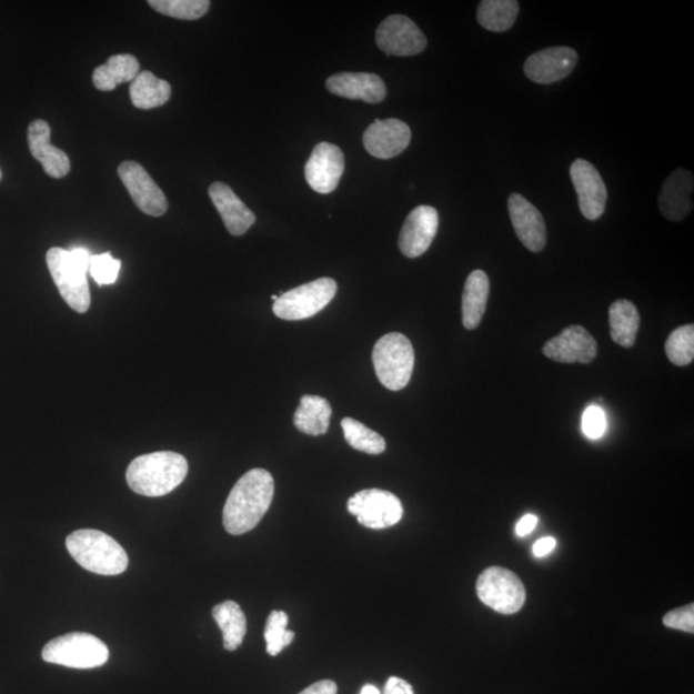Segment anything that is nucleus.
Masks as SVG:
<instances>
[{
    "mask_svg": "<svg viewBox=\"0 0 694 694\" xmlns=\"http://www.w3.org/2000/svg\"><path fill=\"white\" fill-rule=\"evenodd\" d=\"M641 325L638 309L628 300H617L610 308L611 338L617 345L633 348Z\"/></svg>",
    "mask_w": 694,
    "mask_h": 694,
    "instance_id": "bb28decb",
    "label": "nucleus"
},
{
    "mask_svg": "<svg viewBox=\"0 0 694 694\" xmlns=\"http://www.w3.org/2000/svg\"><path fill=\"white\" fill-rule=\"evenodd\" d=\"M571 181L575 187L579 208L587 220L603 215L607 202V188L599 170L590 161L577 159L570 169Z\"/></svg>",
    "mask_w": 694,
    "mask_h": 694,
    "instance_id": "f8f14e48",
    "label": "nucleus"
},
{
    "mask_svg": "<svg viewBox=\"0 0 694 694\" xmlns=\"http://www.w3.org/2000/svg\"><path fill=\"white\" fill-rule=\"evenodd\" d=\"M0 179H2V171H0Z\"/></svg>",
    "mask_w": 694,
    "mask_h": 694,
    "instance_id": "37998d69",
    "label": "nucleus"
},
{
    "mask_svg": "<svg viewBox=\"0 0 694 694\" xmlns=\"http://www.w3.org/2000/svg\"><path fill=\"white\" fill-rule=\"evenodd\" d=\"M555 545H557V541H555V539L552 536L539 539V541L534 545L533 552L536 557L542 559L553 552Z\"/></svg>",
    "mask_w": 694,
    "mask_h": 694,
    "instance_id": "ea45409f",
    "label": "nucleus"
},
{
    "mask_svg": "<svg viewBox=\"0 0 694 694\" xmlns=\"http://www.w3.org/2000/svg\"><path fill=\"white\" fill-rule=\"evenodd\" d=\"M141 72V64L132 54H115L93 72L98 91L111 92L120 84L132 83Z\"/></svg>",
    "mask_w": 694,
    "mask_h": 694,
    "instance_id": "393cba45",
    "label": "nucleus"
},
{
    "mask_svg": "<svg viewBox=\"0 0 694 694\" xmlns=\"http://www.w3.org/2000/svg\"><path fill=\"white\" fill-rule=\"evenodd\" d=\"M338 293V283L332 278L299 285L282 292L274 302L273 313L284 321H302L312 318L330 304Z\"/></svg>",
    "mask_w": 694,
    "mask_h": 694,
    "instance_id": "423d86ee",
    "label": "nucleus"
},
{
    "mask_svg": "<svg viewBox=\"0 0 694 694\" xmlns=\"http://www.w3.org/2000/svg\"><path fill=\"white\" fill-rule=\"evenodd\" d=\"M668 361L677 366L690 365L694 359V326L687 324L676 329L665 344Z\"/></svg>",
    "mask_w": 694,
    "mask_h": 694,
    "instance_id": "2f4dec72",
    "label": "nucleus"
},
{
    "mask_svg": "<svg viewBox=\"0 0 694 694\" xmlns=\"http://www.w3.org/2000/svg\"><path fill=\"white\" fill-rule=\"evenodd\" d=\"M348 444L355 451L378 455L385 452L386 441L378 432L365 426L350 416L341 421Z\"/></svg>",
    "mask_w": 694,
    "mask_h": 694,
    "instance_id": "c756f323",
    "label": "nucleus"
},
{
    "mask_svg": "<svg viewBox=\"0 0 694 694\" xmlns=\"http://www.w3.org/2000/svg\"><path fill=\"white\" fill-rule=\"evenodd\" d=\"M47 265L67 304L78 313H87L91 308L88 273L73 263L70 251L61 248L49 250Z\"/></svg>",
    "mask_w": 694,
    "mask_h": 694,
    "instance_id": "6e6552de",
    "label": "nucleus"
},
{
    "mask_svg": "<svg viewBox=\"0 0 694 694\" xmlns=\"http://www.w3.org/2000/svg\"><path fill=\"white\" fill-rule=\"evenodd\" d=\"M477 595L481 602L500 614H516L526 602L525 585L512 571L489 567L477 580Z\"/></svg>",
    "mask_w": 694,
    "mask_h": 694,
    "instance_id": "0eeeda50",
    "label": "nucleus"
},
{
    "mask_svg": "<svg viewBox=\"0 0 694 694\" xmlns=\"http://www.w3.org/2000/svg\"><path fill=\"white\" fill-rule=\"evenodd\" d=\"M344 170V153L338 145L322 142L315 145L306 162V182L318 193H331L336 190Z\"/></svg>",
    "mask_w": 694,
    "mask_h": 694,
    "instance_id": "ddd939ff",
    "label": "nucleus"
},
{
    "mask_svg": "<svg viewBox=\"0 0 694 694\" xmlns=\"http://www.w3.org/2000/svg\"><path fill=\"white\" fill-rule=\"evenodd\" d=\"M694 179L691 171L676 169L667 177L658 198V207L663 215L672 222H681L693 209L691 194Z\"/></svg>",
    "mask_w": 694,
    "mask_h": 694,
    "instance_id": "4be33fe9",
    "label": "nucleus"
},
{
    "mask_svg": "<svg viewBox=\"0 0 694 694\" xmlns=\"http://www.w3.org/2000/svg\"><path fill=\"white\" fill-rule=\"evenodd\" d=\"M212 203L222 217L224 225L232 235L247 233L257 222V217L232 188L222 182L212 183L209 188Z\"/></svg>",
    "mask_w": 694,
    "mask_h": 694,
    "instance_id": "412c9836",
    "label": "nucleus"
},
{
    "mask_svg": "<svg viewBox=\"0 0 694 694\" xmlns=\"http://www.w3.org/2000/svg\"><path fill=\"white\" fill-rule=\"evenodd\" d=\"M582 426L586 437H590L591 440L601 439L604 434H606L607 430L606 413H604L602 408L597 405L586 408L583 414Z\"/></svg>",
    "mask_w": 694,
    "mask_h": 694,
    "instance_id": "f704fd0d",
    "label": "nucleus"
},
{
    "mask_svg": "<svg viewBox=\"0 0 694 694\" xmlns=\"http://www.w3.org/2000/svg\"><path fill=\"white\" fill-rule=\"evenodd\" d=\"M121 269V261L113 259L110 252L101 255H92L91 264H89V273L93 280L100 284H113L118 281Z\"/></svg>",
    "mask_w": 694,
    "mask_h": 694,
    "instance_id": "72a5a7b5",
    "label": "nucleus"
},
{
    "mask_svg": "<svg viewBox=\"0 0 694 694\" xmlns=\"http://www.w3.org/2000/svg\"><path fill=\"white\" fill-rule=\"evenodd\" d=\"M664 624L667 627L676 628L685 633H694V604L667 612L664 616Z\"/></svg>",
    "mask_w": 694,
    "mask_h": 694,
    "instance_id": "c9c22d12",
    "label": "nucleus"
},
{
    "mask_svg": "<svg viewBox=\"0 0 694 694\" xmlns=\"http://www.w3.org/2000/svg\"><path fill=\"white\" fill-rule=\"evenodd\" d=\"M439 230V212L432 207L415 208L408 215L399 235V249L406 258L414 259L426 252Z\"/></svg>",
    "mask_w": 694,
    "mask_h": 694,
    "instance_id": "dca6fc26",
    "label": "nucleus"
},
{
    "mask_svg": "<svg viewBox=\"0 0 694 694\" xmlns=\"http://www.w3.org/2000/svg\"><path fill=\"white\" fill-rule=\"evenodd\" d=\"M509 211L522 244L530 251L541 252L546 244V227L541 211L520 193L510 195Z\"/></svg>",
    "mask_w": 694,
    "mask_h": 694,
    "instance_id": "a211bd4d",
    "label": "nucleus"
},
{
    "mask_svg": "<svg viewBox=\"0 0 694 694\" xmlns=\"http://www.w3.org/2000/svg\"><path fill=\"white\" fill-rule=\"evenodd\" d=\"M361 694H381L379 688H375L372 684L364 685Z\"/></svg>",
    "mask_w": 694,
    "mask_h": 694,
    "instance_id": "79ce46f5",
    "label": "nucleus"
},
{
    "mask_svg": "<svg viewBox=\"0 0 694 694\" xmlns=\"http://www.w3.org/2000/svg\"><path fill=\"white\" fill-rule=\"evenodd\" d=\"M212 616L223 632L224 648L235 651L241 646L248 632V620L239 603L227 601L212 610Z\"/></svg>",
    "mask_w": 694,
    "mask_h": 694,
    "instance_id": "cd10ccee",
    "label": "nucleus"
},
{
    "mask_svg": "<svg viewBox=\"0 0 694 694\" xmlns=\"http://www.w3.org/2000/svg\"><path fill=\"white\" fill-rule=\"evenodd\" d=\"M414 359L412 342L402 333H388L373 348L375 374L382 385L391 391L403 390L410 383Z\"/></svg>",
    "mask_w": 694,
    "mask_h": 694,
    "instance_id": "20e7f679",
    "label": "nucleus"
},
{
    "mask_svg": "<svg viewBox=\"0 0 694 694\" xmlns=\"http://www.w3.org/2000/svg\"><path fill=\"white\" fill-rule=\"evenodd\" d=\"M42 657L49 664L71 668H94L108 663L110 651L94 635L70 633L47 643Z\"/></svg>",
    "mask_w": 694,
    "mask_h": 694,
    "instance_id": "39448f33",
    "label": "nucleus"
},
{
    "mask_svg": "<svg viewBox=\"0 0 694 694\" xmlns=\"http://www.w3.org/2000/svg\"><path fill=\"white\" fill-rule=\"evenodd\" d=\"M411 128L399 119L375 120L363 135L365 150L375 159L389 160L399 157L410 145Z\"/></svg>",
    "mask_w": 694,
    "mask_h": 694,
    "instance_id": "2eb2a0df",
    "label": "nucleus"
},
{
    "mask_svg": "<svg viewBox=\"0 0 694 694\" xmlns=\"http://www.w3.org/2000/svg\"><path fill=\"white\" fill-rule=\"evenodd\" d=\"M187 473L188 462L182 454L157 452L138 456L130 463L127 481L134 493L154 497L173 492Z\"/></svg>",
    "mask_w": 694,
    "mask_h": 694,
    "instance_id": "f03ea898",
    "label": "nucleus"
},
{
    "mask_svg": "<svg viewBox=\"0 0 694 694\" xmlns=\"http://www.w3.org/2000/svg\"><path fill=\"white\" fill-rule=\"evenodd\" d=\"M289 616L283 611H273L265 627L266 652L271 656L280 653L295 640V633L289 631Z\"/></svg>",
    "mask_w": 694,
    "mask_h": 694,
    "instance_id": "473e14b6",
    "label": "nucleus"
},
{
    "mask_svg": "<svg viewBox=\"0 0 694 694\" xmlns=\"http://www.w3.org/2000/svg\"><path fill=\"white\" fill-rule=\"evenodd\" d=\"M300 694H338V684L333 681H321L310 685Z\"/></svg>",
    "mask_w": 694,
    "mask_h": 694,
    "instance_id": "4c0bfd02",
    "label": "nucleus"
},
{
    "mask_svg": "<svg viewBox=\"0 0 694 694\" xmlns=\"http://www.w3.org/2000/svg\"><path fill=\"white\" fill-rule=\"evenodd\" d=\"M154 11L179 20L193 21L209 11V0H150Z\"/></svg>",
    "mask_w": 694,
    "mask_h": 694,
    "instance_id": "7c9ffc66",
    "label": "nucleus"
},
{
    "mask_svg": "<svg viewBox=\"0 0 694 694\" xmlns=\"http://www.w3.org/2000/svg\"><path fill=\"white\" fill-rule=\"evenodd\" d=\"M129 92L137 109L151 110L161 108L170 100L171 86L151 71H141L130 83Z\"/></svg>",
    "mask_w": 694,
    "mask_h": 694,
    "instance_id": "a878e982",
    "label": "nucleus"
},
{
    "mask_svg": "<svg viewBox=\"0 0 694 694\" xmlns=\"http://www.w3.org/2000/svg\"><path fill=\"white\" fill-rule=\"evenodd\" d=\"M28 143L32 158L42 163L49 177L61 179L70 173V159L67 153L51 143V127L47 121L36 120L31 122Z\"/></svg>",
    "mask_w": 694,
    "mask_h": 694,
    "instance_id": "aec40b11",
    "label": "nucleus"
},
{
    "mask_svg": "<svg viewBox=\"0 0 694 694\" xmlns=\"http://www.w3.org/2000/svg\"><path fill=\"white\" fill-rule=\"evenodd\" d=\"M348 511L359 524L383 530L398 524L403 517V505L399 497L386 490L366 489L350 497Z\"/></svg>",
    "mask_w": 694,
    "mask_h": 694,
    "instance_id": "1a4fd4ad",
    "label": "nucleus"
},
{
    "mask_svg": "<svg viewBox=\"0 0 694 694\" xmlns=\"http://www.w3.org/2000/svg\"><path fill=\"white\" fill-rule=\"evenodd\" d=\"M326 89L348 100L380 103L386 98V86L379 76L369 72H341L326 80Z\"/></svg>",
    "mask_w": 694,
    "mask_h": 694,
    "instance_id": "6ab92c4d",
    "label": "nucleus"
},
{
    "mask_svg": "<svg viewBox=\"0 0 694 694\" xmlns=\"http://www.w3.org/2000/svg\"><path fill=\"white\" fill-rule=\"evenodd\" d=\"M577 60L573 48H546L529 57L524 71L534 83L552 84L569 77L576 68Z\"/></svg>",
    "mask_w": 694,
    "mask_h": 694,
    "instance_id": "f3484780",
    "label": "nucleus"
},
{
    "mask_svg": "<svg viewBox=\"0 0 694 694\" xmlns=\"http://www.w3.org/2000/svg\"><path fill=\"white\" fill-rule=\"evenodd\" d=\"M118 173L139 210L151 217L165 214L169 208L167 195L154 183L141 163L134 161L122 162Z\"/></svg>",
    "mask_w": 694,
    "mask_h": 694,
    "instance_id": "9b49d317",
    "label": "nucleus"
},
{
    "mask_svg": "<svg viewBox=\"0 0 694 694\" xmlns=\"http://www.w3.org/2000/svg\"><path fill=\"white\" fill-rule=\"evenodd\" d=\"M274 480L263 469L251 470L237 481L224 505L223 524L228 533L242 535L254 530L271 509Z\"/></svg>",
    "mask_w": 694,
    "mask_h": 694,
    "instance_id": "f257e3e1",
    "label": "nucleus"
},
{
    "mask_svg": "<svg viewBox=\"0 0 694 694\" xmlns=\"http://www.w3.org/2000/svg\"><path fill=\"white\" fill-rule=\"evenodd\" d=\"M383 694H414V691L410 683L400 680V677L391 676Z\"/></svg>",
    "mask_w": 694,
    "mask_h": 694,
    "instance_id": "e433bc0d",
    "label": "nucleus"
},
{
    "mask_svg": "<svg viewBox=\"0 0 694 694\" xmlns=\"http://www.w3.org/2000/svg\"><path fill=\"white\" fill-rule=\"evenodd\" d=\"M537 521L535 514H526V516L519 521L516 526L517 535L522 537L532 534L537 525Z\"/></svg>",
    "mask_w": 694,
    "mask_h": 694,
    "instance_id": "a19ab883",
    "label": "nucleus"
},
{
    "mask_svg": "<svg viewBox=\"0 0 694 694\" xmlns=\"http://www.w3.org/2000/svg\"><path fill=\"white\" fill-rule=\"evenodd\" d=\"M375 42L389 56L410 57L420 54L428 47V39L406 16L393 14L383 20L375 31Z\"/></svg>",
    "mask_w": 694,
    "mask_h": 694,
    "instance_id": "9d476101",
    "label": "nucleus"
},
{
    "mask_svg": "<svg viewBox=\"0 0 694 694\" xmlns=\"http://www.w3.org/2000/svg\"><path fill=\"white\" fill-rule=\"evenodd\" d=\"M67 549L78 565L98 575H120L129 565L125 550L115 539L98 530H78L70 534Z\"/></svg>",
    "mask_w": 694,
    "mask_h": 694,
    "instance_id": "7ed1b4c3",
    "label": "nucleus"
},
{
    "mask_svg": "<svg viewBox=\"0 0 694 694\" xmlns=\"http://www.w3.org/2000/svg\"><path fill=\"white\" fill-rule=\"evenodd\" d=\"M520 12L516 0H484L477 10V20L484 29L504 32L513 27Z\"/></svg>",
    "mask_w": 694,
    "mask_h": 694,
    "instance_id": "c85d7f7f",
    "label": "nucleus"
},
{
    "mask_svg": "<svg viewBox=\"0 0 694 694\" xmlns=\"http://www.w3.org/2000/svg\"><path fill=\"white\" fill-rule=\"evenodd\" d=\"M70 255L73 263H76L81 269V271L89 273V264H91L92 255L89 254V251L87 249H73L70 251Z\"/></svg>",
    "mask_w": 694,
    "mask_h": 694,
    "instance_id": "58836bf2",
    "label": "nucleus"
},
{
    "mask_svg": "<svg viewBox=\"0 0 694 694\" xmlns=\"http://www.w3.org/2000/svg\"><path fill=\"white\" fill-rule=\"evenodd\" d=\"M597 353V341L582 325L569 326L543 346V354L557 363L587 364L594 361Z\"/></svg>",
    "mask_w": 694,
    "mask_h": 694,
    "instance_id": "4468645a",
    "label": "nucleus"
},
{
    "mask_svg": "<svg viewBox=\"0 0 694 694\" xmlns=\"http://www.w3.org/2000/svg\"><path fill=\"white\" fill-rule=\"evenodd\" d=\"M332 408L329 400L315 395H304L293 416V423L302 434L321 436L329 432Z\"/></svg>",
    "mask_w": 694,
    "mask_h": 694,
    "instance_id": "b1692460",
    "label": "nucleus"
},
{
    "mask_svg": "<svg viewBox=\"0 0 694 694\" xmlns=\"http://www.w3.org/2000/svg\"><path fill=\"white\" fill-rule=\"evenodd\" d=\"M489 293L487 274L483 271H473L465 281L462 296V322L465 329H477L486 312Z\"/></svg>",
    "mask_w": 694,
    "mask_h": 694,
    "instance_id": "5701e85b",
    "label": "nucleus"
}]
</instances>
